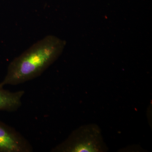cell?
I'll use <instances>...</instances> for the list:
<instances>
[{"mask_svg": "<svg viewBox=\"0 0 152 152\" xmlns=\"http://www.w3.org/2000/svg\"><path fill=\"white\" fill-rule=\"evenodd\" d=\"M64 45L52 35L38 41L11 62L0 87L17 86L38 77L58 58Z\"/></svg>", "mask_w": 152, "mask_h": 152, "instance_id": "1", "label": "cell"}, {"mask_svg": "<svg viewBox=\"0 0 152 152\" xmlns=\"http://www.w3.org/2000/svg\"><path fill=\"white\" fill-rule=\"evenodd\" d=\"M97 133L88 132L82 128L75 131L65 141L52 149L53 152H96L100 151L101 143Z\"/></svg>", "mask_w": 152, "mask_h": 152, "instance_id": "2", "label": "cell"}, {"mask_svg": "<svg viewBox=\"0 0 152 152\" xmlns=\"http://www.w3.org/2000/svg\"><path fill=\"white\" fill-rule=\"evenodd\" d=\"M31 145L20 133L0 121V152H31Z\"/></svg>", "mask_w": 152, "mask_h": 152, "instance_id": "3", "label": "cell"}, {"mask_svg": "<svg viewBox=\"0 0 152 152\" xmlns=\"http://www.w3.org/2000/svg\"><path fill=\"white\" fill-rule=\"evenodd\" d=\"M24 91L11 92L0 87V111L15 112L22 105Z\"/></svg>", "mask_w": 152, "mask_h": 152, "instance_id": "4", "label": "cell"}]
</instances>
